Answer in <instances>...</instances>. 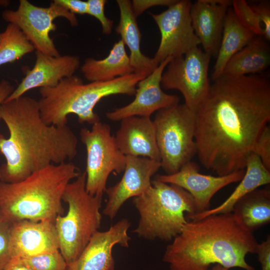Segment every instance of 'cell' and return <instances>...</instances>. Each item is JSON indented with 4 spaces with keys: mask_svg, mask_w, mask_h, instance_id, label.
Here are the masks:
<instances>
[{
    "mask_svg": "<svg viewBox=\"0 0 270 270\" xmlns=\"http://www.w3.org/2000/svg\"><path fill=\"white\" fill-rule=\"evenodd\" d=\"M196 114L195 142L202 164L218 176L244 170L270 121V81L260 74H222L213 81Z\"/></svg>",
    "mask_w": 270,
    "mask_h": 270,
    "instance_id": "1",
    "label": "cell"
},
{
    "mask_svg": "<svg viewBox=\"0 0 270 270\" xmlns=\"http://www.w3.org/2000/svg\"><path fill=\"white\" fill-rule=\"evenodd\" d=\"M9 136L0 132V154L6 162L0 166L1 181L20 182L50 164L73 159L78 140L68 126L48 125L42 120L38 100L27 96L0 104V121Z\"/></svg>",
    "mask_w": 270,
    "mask_h": 270,
    "instance_id": "2",
    "label": "cell"
},
{
    "mask_svg": "<svg viewBox=\"0 0 270 270\" xmlns=\"http://www.w3.org/2000/svg\"><path fill=\"white\" fill-rule=\"evenodd\" d=\"M258 243L232 212L188 221L168 244L162 260L170 270H209L212 264L255 270L246 261Z\"/></svg>",
    "mask_w": 270,
    "mask_h": 270,
    "instance_id": "3",
    "label": "cell"
},
{
    "mask_svg": "<svg viewBox=\"0 0 270 270\" xmlns=\"http://www.w3.org/2000/svg\"><path fill=\"white\" fill-rule=\"evenodd\" d=\"M81 173L72 162L50 164L16 182L0 181V218L54 221L62 215V198L71 180Z\"/></svg>",
    "mask_w": 270,
    "mask_h": 270,
    "instance_id": "4",
    "label": "cell"
},
{
    "mask_svg": "<svg viewBox=\"0 0 270 270\" xmlns=\"http://www.w3.org/2000/svg\"><path fill=\"white\" fill-rule=\"evenodd\" d=\"M146 77L134 72L110 81L87 84L74 74L64 78L55 86L40 89L41 117L47 124L64 126L68 116L74 114L80 123L92 125L100 122L94 108L100 100L112 95H134L138 82Z\"/></svg>",
    "mask_w": 270,
    "mask_h": 270,
    "instance_id": "5",
    "label": "cell"
},
{
    "mask_svg": "<svg viewBox=\"0 0 270 270\" xmlns=\"http://www.w3.org/2000/svg\"><path fill=\"white\" fill-rule=\"evenodd\" d=\"M139 214L138 226L132 232L150 240H172L196 214L192 196L184 189L156 179L142 194L133 198Z\"/></svg>",
    "mask_w": 270,
    "mask_h": 270,
    "instance_id": "6",
    "label": "cell"
},
{
    "mask_svg": "<svg viewBox=\"0 0 270 270\" xmlns=\"http://www.w3.org/2000/svg\"><path fill=\"white\" fill-rule=\"evenodd\" d=\"M86 181L84 172L68 184L62 198L68 204V212L54 220L59 250L67 264L79 256L101 224L102 196L88 193Z\"/></svg>",
    "mask_w": 270,
    "mask_h": 270,
    "instance_id": "7",
    "label": "cell"
},
{
    "mask_svg": "<svg viewBox=\"0 0 270 270\" xmlns=\"http://www.w3.org/2000/svg\"><path fill=\"white\" fill-rule=\"evenodd\" d=\"M153 121L161 168L176 173L197 154L196 112L178 104L158 111Z\"/></svg>",
    "mask_w": 270,
    "mask_h": 270,
    "instance_id": "8",
    "label": "cell"
},
{
    "mask_svg": "<svg viewBox=\"0 0 270 270\" xmlns=\"http://www.w3.org/2000/svg\"><path fill=\"white\" fill-rule=\"evenodd\" d=\"M80 140L86 151V188L92 196H102L112 172H124L126 156L120 150L110 126L100 122L90 130L81 129Z\"/></svg>",
    "mask_w": 270,
    "mask_h": 270,
    "instance_id": "9",
    "label": "cell"
},
{
    "mask_svg": "<svg viewBox=\"0 0 270 270\" xmlns=\"http://www.w3.org/2000/svg\"><path fill=\"white\" fill-rule=\"evenodd\" d=\"M2 16L5 21L20 29L36 52L52 56L60 55L50 36V32L56 29L54 20L64 18L72 26L78 23L75 14L54 0L48 6L42 7L28 0H20L17 9L4 10Z\"/></svg>",
    "mask_w": 270,
    "mask_h": 270,
    "instance_id": "10",
    "label": "cell"
},
{
    "mask_svg": "<svg viewBox=\"0 0 270 270\" xmlns=\"http://www.w3.org/2000/svg\"><path fill=\"white\" fill-rule=\"evenodd\" d=\"M211 58L196 47L182 56L172 58L162 74V88L180 92L184 104L196 113L209 92L208 72Z\"/></svg>",
    "mask_w": 270,
    "mask_h": 270,
    "instance_id": "11",
    "label": "cell"
},
{
    "mask_svg": "<svg viewBox=\"0 0 270 270\" xmlns=\"http://www.w3.org/2000/svg\"><path fill=\"white\" fill-rule=\"evenodd\" d=\"M192 4L188 0H176L162 12L149 13L160 33V43L153 58L158 65L169 57L182 56L200 44L192 26Z\"/></svg>",
    "mask_w": 270,
    "mask_h": 270,
    "instance_id": "12",
    "label": "cell"
},
{
    "mask_svg": "<svg viewBox=\"0 0 270 270\" xmlns=\"http://www.w3.org/2000/svg\"><path fill=\"white\" fill-rule=\"evenodd\" d=\"M244 173L245 170H242L224 176L206 175L200 173L198 165L190 160L176 173L158 174L155 178L187 191L194 199L197 214L210 209V201L214 196L226 186L240 182Z\"/></svg>",
    "mask_w": 270,
    "mask_h": 270,
    "instance_id": "13",
    "label": "cell"
},
{
    "mask_svg": "<svg viewBox=\"0 0 270 270\" xmlns=\"http://www.w3.org/2000/svg\"><path fill=\"white\" fill-rule=\"evenodd\" d=\"M160 168V162L144 157L126 156L122 178L106 190L108 199L102 210L104 214L114 219L127 200L142 194L151 187V178Z\"/></svg>",
    "mask_w": 270,
    "mask_h": 270,
    "instance_id": "14",
    "label": "cell"
},
{
    "mask_svg": "<svg viewBox=\"0 0 270 270\" xmlns=\"http://www.w3.org/2000/svg\"><path fill=\"white\" fill-rule=\"evenodd\" d=\"M172 59L170 57L166 59L152 74L140 80L136 86L134 99L125 106L106 112L108 118L119 121L134 116L150 118L156 111L179 104L178 96L164 92L161 86L162 74Z\"/></svg>",
    "mask_w": 270,
    "mask_h": 270,
    "instance_id": "15",
    "label": "cell"
},
{
    "mask_svg": "<svg viewBox=\"0 0 270 270\" xmlns=\"http://www.w3.org/2000/svg\"><path fill=\"white\" fill-rule=\"evenodd\" d=\"M130 226V220L122 218L108 230L96 232L79 256L67 265L66 270H114L112 250L116 245L129 246Z\"/></svg>",
    "mask_w": 270,
    "mask_h": 270,
    "instance_id": "16",
    "label": "cell"
},
{
    "mask_svg": "<svg viewBox=\"0 0 270 270\" xmlns=\"http://www.w3.org/2000/svg\"><path fill=\"white\" fill-rule=\"evenodd\" d=\"M54 221L22 220L12 222L10 248L12 258L59 250Z\"/></svg>",
    "mask_w": 270,
    "mask_h": 270,
    "instance_id": "17",
    "label": "cell"
},
{
    "mask_svg": "<svg viewBox=\"0 0 270 270\" xmlns=\"http://www.w3.org/2000/svg\"><path fill=\"white\" fill-rule=\"evenodd\" d=\"M80 63L76 56H52L36 52L34 66L26 70L24 77L5 101L18 98L35 88L56 86L64 78L74 75Z\"/></svg>",
    "mask_w": 270,
    "mask_h": 270,
    "instance_id": "18",
    "label": "cell"
},
{
    "mask_svg": "<svg viewBox=\"0 0 270 270\" xmlns=\"http://www.w3.org/2000/svg\"><path fill=\"white\" fill-rule=\"evenodd\" d=\"M232 0H198L192 3L190 15L194 32L203 50L216 56L222 37L225 17Z\"/></svg>",
    "mask_w": 270,
    "mask_h": 270,
    "instance_id": "19",
    "label": "cell"
},
{
    "mask_svg": "<svg viewBox=\"0 0 270 270\" xmlns=\"http://www.w3.org/2000/svg\"><path fill=\"white\" fill-rule=\"evenodd\" d=\"M114 136L118 147L126 156L160 161L154 124L150 118L134 116L122 120Z\"/></svg>",
    "mask_w": 270,
    "mask_h": 270,
    "instance_id": "20",
    "label": "cell"
},
{
    "mask_svg": "<svg viewBox=\"0 0 270 270\" xmlns=\"http://www.w3.org/2000/svg\"><path fill=\"white\" fill-rule=\"evenodd\" d=\"M120 10V20L116 30L121 40L130 50L129 58L134 73L147 76L158 66L153 58L145 56L140 50L142 34L138 26L131 2L117 0Z\"/></svg>",
    "mask_w": 270,
    "mask_h": 270,
    "instance_id": "21",
    "label": "cell"
},
{
    "mask_svg": "<svg viewBox=\"0 0 270 270\" xmlns=\"http://www.w3.org/2000/svg\"><path fill=\"white\" fill-rule=\"evenodd\" d=\"M240 182L232 193L219 206L196 214L188 218L194 220L214 214L232 212L234 205L240 198L258 188L270 184V170L264 166L256 154L252 153L246 160L244 175Z\"/></svg>",
    "mask_w": 270,
    "mask_h": 270,
    "instance_id": "22",
    "label": "cell"
},
{
    "mask_svg": "<svg viewBox=\"0 0 270 270\" xmlns=\"http://www.w3.org/2000/svg\"><path fill=\"white\" fill-rule=\"evenodd\" d=\"M81 72L90 82L110 81L134 73L129 56L121 40L114 44L105 58H86L81 66Z\"/></svg>",
    "mask_w": 270,
    "mask_h": 270,
    "instance_id": "23",
    "label": "cell"
},
{
    "mask_svg": "<svg viewBox=\"0 0 270 270\" xmlns=\"http://www.w3.org/2000/svg\"><path fill=\"white\" fill-rule=\"evenodd\" d=\"M256 36L240 23L232 7H230L225 17L221 42L211 74L212 81L222 74L230 58Z\"/></svg>",
    "mask_w": 270,
    "mask_h": 270,
    "instance_id": "24",
    "label": "cell"
},
{
    "mask_svg": "<svg viewBox=\"0 0 270 270\" xmlns=\"http://www.w3.org/2000/svg\"><path fill=\"white\" fill-rule=\"evenodd\" d=\"M270 64L269 42L262 36H256L230 58L222 74L238 76L254 74L264 71Z\"/></svg>",
    "mask_w": 270,
    "mask_h": 270,
    "instance_id": "25",
    "label": "cell"
},
{
    "mask_svg": "<svg viewBox=\"0 0 270 270\" xmlns=\"http://www.w3.org/2000/svg\"><path fill=\"white\" fill-rule=\"evenodd\" d=\"M232 214L246 230L252 232L270 222V191L256 189L236 202Z\"/></svg>",
    "mask_w": 270,
    "mask_h": 270,
    "instance_id": "26",
    "label": "cell"
},
{
    "mask_svg": "<svg viewBox=\"0 0 270 270\" xmlns=\"http://www.w3.org/2000/svg\"><path fill=\"white\" fill-rule=\"evenodd\" d=\"M232 8L238 19L256 36L270 40V5L264 1L250 5L244 0H232Z\"/></svg>",
    "mask_w": 270,
    "mask_h": 270,
    "instance_id": "27",
    "label": "cell"
},
{
    "mask_svg": "<svg viewBox=\"0 0 270 270\" xmlns=\"http://www.w3.org/2000/svg\"><path fill=\"white\" fill-rule=\"evenodd\" d=\"M34 50L32 44L16 25L8 24L0 42V67L14 62Z\"/></svg>",
    "mask_w": 270,
    "mask_h": 270,
    "instance_id": "28",
    "label": "cell"
},
{
    "mask_svg": "<svg viewBox=\"0 0 270 270\" xmlns=\"http://www.w3.org/2000/svg\"><path fill=\"white\" fill-rule=\"evenodd\" d=\"M18 258L33 270H66L68 265L60 250Z\"/></svg>",
    "mask_w": 270,
    "mask_h": 270,
    "instance_id": "29",
    "label": "cell"
},
{
    "mask_svg": "<svg viewBox=\"0 0 270 270\" xmlns=\"http://www.w3.org/2000/svg\"><path fill=\"white\" fill-rule=\"evenodd\" d=\"M87 14L96 18L100 23L102 33L106 35L112 32L113 21L108 18L104 13L106 0H88Z\"/></svg>",
    "mask_w": 270,
    "mask_h": 270,
    "instance_id": "30",
    "label": "cell"
},
{
    "mask_svg": "<svg viewBox=\"0 0 270 270\" xmlns=\"http://www.w3.org/2000/svg\"><path fill=\"white\" fill-rule=\"evenodd\" d=\"M11 224L0 218V270H4L12 259L10 248Z\"/></svg>",
    "mask_w": 270,
    "mask_h": 270,
    "instance_id": "31",
    "label": "cell"
},
{
    "mask_svg": "<svg viewBox=\"0 0 270 270\" xmlns=\"http://www.w3.org/2000/svg\"><path fill=\"white\" fill-rule=\"evenodd\" d=\"M252 153L260 159L264 166L270 170V128L267 125L259 135Z\"/></svg>",
    "mask_w": 270,
    "mask_h": 270,
    "instance_id": "32",
    "label": "cell"
},
{
    "mask_svg": "<svg viewBox=\"0 0 270 270\" xmlns=\"http://www.w3.org/2000/svg\"><path fill=\"white\" fill-rule=\"evenodd\" d=\"M176 1V0H133L131 3L133 12L137 18L150 8L156 6L168 7Z\"/></svg>",
    "mask_w": 270,
    "mask_h": 270,
    "instance_id": "33",
    "label": "cell"
},
{
    "mask_svg": "<svg viewBox=\"0 0 270 270\" xmlns=\"http://www.w3.org/2000/svg\"><path fill=\"white\" fill-rule=\"evenodd\" d=\"M256 254L260 264L262 270H270V236L258 244Z\"/></svg>",
    "mask_w": 270,
    "mask_h": 270,
    "instance_id": "34",
    "label": "cell"
},
{
    "mask_svg": "<svg viewBox=\"0 0 270 270\" xmlns=\"http://www.w3.org/2000/svg\"><path fill=\"white\" fill-rule=\"evenodd\" d=\"M54 0L74 14L84 15L87 14L88 4L86 1L81 0Z\"/></svg>",
    "mask_w": 270,
    "mask_h": 270,
    "instance_id": "35",
    "label": "cell"
},
{
    "mask_svg": "<svg viewBox=\"0 0 270 270\" xmlns=\"http://www.w3.org/2000/svg\"><path fill=\"white\" fill-rule=\"evenodd\" d=\"M13 86L8 80H2L0 82V104L9 96L14 90Z\"/></svg>",
    "mask_w": 270,
    "mask_h": 270,
    "instance_id": "36",
    "label": "cell"
},
{
    "mask_svg": "<svg viewBox=\"0 0 270 270\" xmlns=\"http://www.w3.org/2000/svg\"><path fill=\"white\" fill-rule=\"evenodd\" d=\"M4 270H33L24 264L20 258H12Z\"/></svg>",
    "mask_w": 270,
    "mask_h": 270,
    "instance_id": "37",
    "label": "cell"
},
{
    "mask_svg": "<svg viewBox=\"0 0 270 270\" xmlns=\"http://www.w3.org/2000/svg\"><path fill=\"white\" fill-rule=\"evenodd\" d=\"M209 270H230V269L224 267L220 264H214L212 268Z\"/></svg>",
    "mask_w": 270,
    "mask_h": 270,
    "instance_id": "38",
    "label": "cell"
},
{
    "mask_svg": "<svg viewBox=\"0 0 270 270\" xmlns=\"http://www.w3.org/2000/svg\"><path fill=\"white\" fill-rule=\"evenodd\" d=\"M10 2L8 0H0V6H6L9 4Z\"/></svg>",
    "mask_w": 270,
    "mask_h": 270,
    "instance_id": "39",
    "label": "cell"
},
{
    "mask_svg": "<svg viewBox=\"0 0 270 270\" xmlns=\"http://www.w3.org/2000/svg\"><path fill=\"white\" fill-rule=\"evenodd\" d=\"M2 32L0 33V42L2 40Z\"/></svg>",
    "mask_w": 270,
    "mask_h": 270,
    "instance_id": "40",
    "label": "cell"
},
{
    "mask_svg": "<svg viewBox=\"0 0 270 270\" xmlns=\"http://www.w3.org/2000/svg\"><path fill=\"white\" fill-rule=\"evenodd\" d=\"M0 181H1L0 174Z\"/></svg>",
    "mask_w": 270,
    "mask_h": 270,
    "instance_id": "41",
    "label": "cell"
}]
</instances>
